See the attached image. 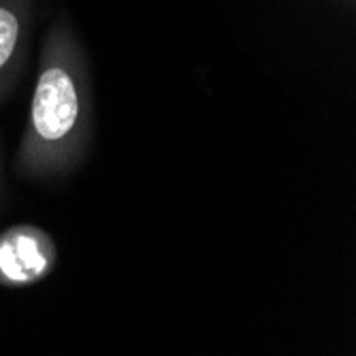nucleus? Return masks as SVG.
I'll return each instance as SVG.
<instances>
[{
	"label": "nucleus",
	"instance_id": "1",
	"mask_svg": "<svg viewBox=\"0 0 356 356\" xmlns=\"http://www.w3.org/2000/svg\"><path fill=\"white\" fill-rule=\"evenodd\" d=\"M94 133L90 62L69 17L60 13L43 39L28 120L15 154V173L28 181L75 171Z\"/></svg>",
	"mask_w": 356,
	"mask_h": 356
},
{
	"label": "nucleus",
	"instance_id": "4",
	"mask_svg": "<svg viewBox=\"0 0 356 356\" xmlns=\"http://www.w3.org/2000/svg\"><path fill=\"white\" fill-rule=\"evenodd\" d=\"M0 192H3V158H0Z\"/></svg>",
	"mask_w": 356,
	"mask_h": 356
},
{
	"label": "nucleus",
	"instance_id": "5",
	"mask_svg": "<svg viewBox=\"0 0 356 356\" xmlns=\"http://www.w3.org/2000/svg\"><path fill=\"white\" fill-rule=\"evenodd\" d=\"M348 3H352V0H348Z\"/></svg>",
	"mask_w": 356,
	"mask_h": 356
},
{
	"label": "nucleus",
	"instance_id": "2",
	"mask_svg": "<svg viewBox=\"0 0 356 356\" xmlns=\"http://www.w3.org/2000/svg\"><path fill=\"white\" fill-rule=\"evenodd\" d=\"M58 265L54 237L35 224H13L0 233V286L28 288L47 280Z\"/></svg>",
	"mask_w": 356,
	"mask_h": 356
},
{
	"label": "nucleus",
	"instance_id": "3",
	"mask_svg": "<svg viewBox=\"0 0 356 356\" xmlns=\"http://www.w3.org/2000/svg\"><path fill=\"white\" fill-rule=\"evenodd\" d=\"M35 0H0V103L15 90L30 47Z\"/></svg>",
	"mask_w": 356,
	"mask_h": 356
}]
</instances>
